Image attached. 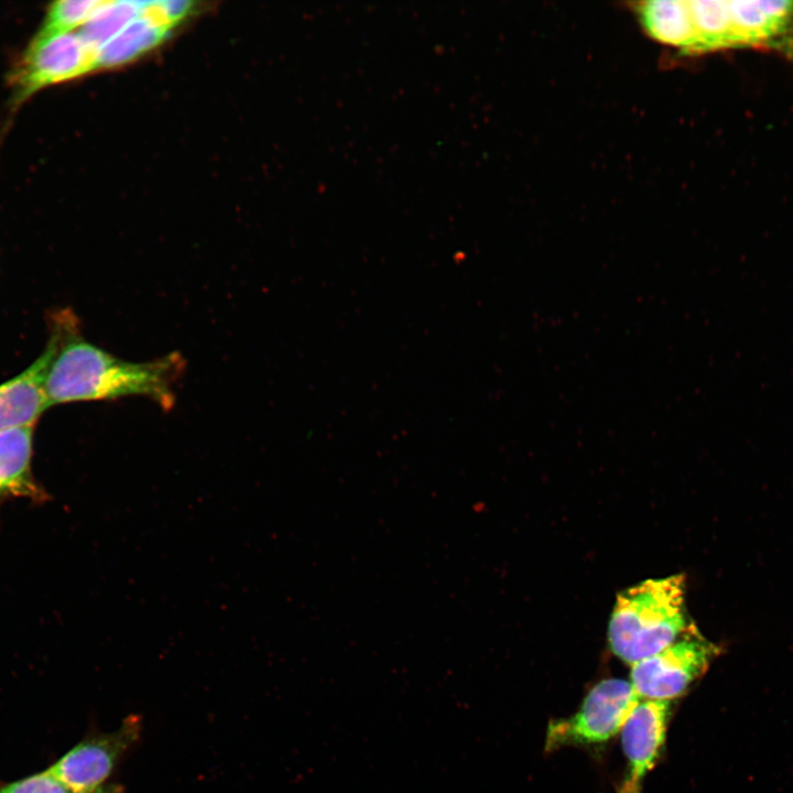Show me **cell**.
<instances>
[{
	"label": "cell",
	"instance_id": "cell-1",
	"mask_svg": "<svg viewBox=\"0 0 793 793\" xmlns=\"http://www.w3.org/2000/svg\"><path fill=\"white\" fill-rule=\"evenodd\" d=\"M51 338L54 350L45 377L48 406L83 401L145 398L164 411L176 401L175 385L185 370L180 352L130 361L86 340L78 319L62 313Z\"/></svg>",
	"mask_w": 793,
	"mask_h": 793
},
{
	"label": "cell",
	"instance_id": "cell-2",
	"mask_svg": "<svg viewBox=\"0 0 793 793\" xmlns=\"http://www.w3.org/2000/svg\"><path fill=\"white\" fill-rule=\"evenodd\" d=\"M693 626L685 608V576L648 579L617 595L608 624L609 647L632 665L659 653Z\"/></svg>",
	"mask_w": 793,
	"mask_h": 793
},
{
	"label": "cell",
	"instance_id": "cell-3",
	"mask_svg": "<svg viewBox=\"0 0 793 793\" xmlns=\"http://www.w3.org/2000/svg\"><path fill=\"white\" fill-rule=\"evenodd\" d=\"M721 648L695 624L659 653L631 665L630 683L641 698L672 700L700 678Z\"/></svg>",
	"mask_w": 793,
	"mask_h": 793
},
{
	"label": "cell",
	"instance_id": "cell-4",
	"mask_svg": "<svg viewBox=\"0 0 793 793\" xmlns=\"http://www.w3.org/2000/svg\"><path fill=\"white\" fill-rule=\"evenodd\" d=\"M640 702L630 682L606 678L586 695L571 717L550 723L545 750L605 742L616 736Z\"/></svg>",
	"mask_w": 793,
	"mask_h": 793
},
{
	"label": "cell",
	"instance_id": "cell-5",
	"mask_svg": "<svg viewBox=\"0 0 793 793\" xmlns=\"http://www.w3.org/2000/svg\"><path fill=\"white\" fill-rule=\"evenodd\" d=\"M96 59L97 52L78 32L36 34L10 75L15 101L95 69Z\"/></svg>",
	"mask_w": 793,
	"mask_h": 793
},
{
	"label": "cell",
	"instance_id": "cell-6",
	"mask_svg": "<svg viewBox=\"0 0 793 793\" xmlns=\"http://www.w3.org/2000/svg\"><path fill=\"white\" fill-rule=\"evenodd\" d=\"M141 723L129 716L115 731L86 739L47 771L69 793H90L104 786L123 754L138 740Z\"/></svg>",
	"mask_w": 793,
	"mask_h": 793
},
{
	"label": "cell",
	"instance_id": "cell-7",
	"mask_svg": "<svg viewBox=\"0 0 793 793\" xmlns=\"http://www.w3.org/2000/svg\"><path fill=\"white\" fill-rule=\"evenodd\" d=\"M671 700L639 702L621 731L623 752L628 761L619 793H642L643 779L660 758L671 715Z\"/></svg>",
	"mask_w": 793,
	"mask_h": 793
},
{
	"label": "cell",
	"instance_id": "cell-8",
	"mask_svg": "<svg viewBox=\"0 0 793 793\" xmlns=\"http://www.w3.org/2000/svg\"><path fill=\"white\" fill-rule=\"evenodd\" d=\"M737 46H770L793 56V1H728Z\"/></svg>",
	"mask_w": 793,
	"mask_h": 793
},
{
	"label": "cell",
	"instance_id": "cell-9",
	"mask_svg": "<svg viewBox=\"0 0 793 793\" xmlns=\"http://www.w3.org/2000/svg\"><path fill=\"white\" fill-rule=\"evenodd\" d=\"M53 350L50 337L44 351L25 370L0 383V432L34 426L50 408L45 377Z\"/></svg>",
	"mask_w": 793,
	"mask_h": 793
},
{
	"label": "cell",
	"instance_id": "cell-10",
	"mask_svg": "<svg viewBox=\"0 0 793 793\" xmlns=\"http://www.w3.org/2000/svg\"><path fill=\"white\" fill-rule=\"evenodd\" d=\"M34 426L0 432V500L26 498L43 501L46 492L31 468Z\"/></svg>",
	"mask_w": 793,
	"mask_h": 793
},
{
	"label": "cell",
	"instance_id": "cell-11",
	"mask_svg": "<svg viewBox=\"0 0 793 793\" xmlns=\"http://www.w3.org/2000/svg\"><path fill=\"white\" fill-rule=\"evenodd\" d=\"M636 13L653 40L686 53H695V32L687 1H642L636 4Z\"/></svg>",
	"mask_w": 793,
	"mask_h": 793
},
{
	"label": "cell",
	"instance_id": "cell-12",
	"mask_svg": "<svg viewBox=\"0 0 793 793\" xmlns=\"http://www.w3.org/2000/svg\"><path fill=\"white\" fill-rule=\"evenodd\" d=\"M169 30L141 14L98 50L96 68L113 67L134 59L161 43Z\"/></svg>",
	"mask_w": 793,
	"mask_h": 793
},
{
	"label": "cell",
	"instance_id": "cell-13",
	"mask_svg": "<svg viewBox=\"0 0 793 793\" xmlns=\"http://www.w3.org/2000/svg\"><path fill=\"white\" fill-rule=\"evenodd\" d=\"M695 32V53L737 46L728 1H687Z\"/></svg>",
	"mask_w": 793,
	"mask_h": 793
},
{
	"label": "cell",
	"instance_id": "cell-14",
	"mask_svg": "<svg viewBox=\"0 0 793 793\" xmlns=\"http://www.w3.org/2000/svg\"><path fill=\"white\" fill-rule=\"evenodd\" d=\"M144 1H102L78 34L96 52L141 15Z\"/></svg>",
	"mask_w": 793,
	"mask_h": 793
},
{
	"label": "cell",
	"instance_id": "cell-15",
	"mask_svg": "<svg viewBox=\"0 0 793 793\" xmlns=\"http://www.w3.org/2000/svg\"><path fill=\"white\" fill-rule=\"evenodd\" d=\"M101 2L98 0L56 1L48 8L37 34L48 35L73 32L75 28H82L90 19Z\"/></svg>",
	"mask_w": 793,
	"mask_h": 793
},
{
	"label": "cell",
	"instance_id": "cell-16",
	"mask_svg": "<svg viewBox=\"0 0 793 793\" xmlns=\"http://www.w3.org/2000/svg\"><path fill=\"white\" fill-rule=\"evenodd\" d=\"M0 793H69L47 770L10 783Z\"/></svg>",
	"mask_w": 793,
	"mask_h": 793
},
{
	"label": "cell",
	"instance_id": "cell-17",
	"mask_svg": "<svg viewBox=\"0 0 793 793\" xmlns=\"http://www.w3.org/2000/svg\"><path fill=\"white\" fill-rule=\"evenodd\" d=\"M160 6L167 23L173 26L192 11L194 3L186 0H167L160 1Z\"/></svg>",
	"mask_w": 793,
	"mask_h": 793
},
{
	"label": "cell",
	"instance_id": "cell-18",
	"mask_svg": "<svg viewBox=\"0 0 793 793\" xmlns=\"http://www.w3.org/2000/svg\"><path fill=\"white\" fill-rule=\"evenodd\" d=\"M90 793H122V787L120 785H104L99 787L98 790L90 792Z\"/></svg>",
	"mask_w": 793,
	"mask_h": 793
}]
</instances>
